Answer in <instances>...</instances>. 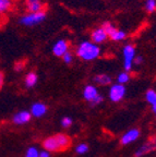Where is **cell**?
Segmentation results:
<instances>
[{"label":"cell","instance_id":"obj_4","mask_svg":"<svg viewBox=\"0 0 156 157\" xmlns=\"http://www.w3.org/2000/svg\"><path fill=\"white\" fill-rule=\"evenodd\" d=\"M102 27L106 31L108 35V38L111 39L112 42H121L127 38V33L121 29H118L115 25L110 22H105L102 25Z\"/></svg>","mask_w":156,"mask_h":157},{"label":"cell","instance_id":"obj_5","mask_svg":"<svg viewBox=\"0 0 156 157\" xmlns=\"http://www.w3.org/2000/svg\"><path fill=\"white\" fill-rule=\"evenodd\" d=\"M135 47L131 44H127L122 49V57H123V69L124 71H131L133 67V60L135 58Z\"/></svg>","mask_w":156,"mask_h":157},{"label":"cell","instance_id":"obj_25","mask_svg":"<svg viewBox=\"0 0 156 157\" xmlns=\"http://www.w3.org/2000/svg\"><path fill=\"white\" fill-rule=\"evenodd\" d=\"M104 101V96L100 95V94H98L97 96H96L94 99H93L92 101H91V106H97V105H100V104Z\"/></svg>","mask_w":156,"mask_h":157},{"label":"cell","instance_id":"obj_12","mask_svg":"<svg viewBox=\"0 0 156 157\" xmlns=\"http://www.w3.org/2000/svg\"><path fill=\"white\" fill-rule=\"evenodd\" d=\"M29 113H31L32 117L41 118L43 116L46 115V113H47V106H46V104L41 103V101H36V103H34L32 106H31Z\"/></svg>","mask_w":156,"mask_h":157},{"label":"cell","instance_id":"obj_1","mask_svg":"<svg viewBox=\"0 0 156 157\" xmlns=\"http://www.w3.org/2000/svg\"><path fill=\"white\" fill-rule=\"evenodd\" d=\"M71 145V139L64 133H57L50 135L43 141L44 150L49 153H59L68 150Z\"/></svg>","mask_w":156,"mask_h":157},{"label":"cell","instance_id":"obj_7","mask_svg":"<svg viewBox=\"0 0 156 157\" xmlns=\"http://www.w3.org/2000/svg\"><path fill=\"white\" fill-rule=\"evenodd\" d=\"M154 151H156V136L151 137V139L147 140L144 144H142L141 147H139V148L135 151L134 155H135V157H141V156L149 154V153H151V152H154Z\"/></svg>","mask_w":156,"mask_h":157},{"label":"cell","instance_id":"obj_17","mask_svg":"<svg viewBox=\"0 0 156 157\" xmlns=\"http://www.w3.org/2000/svg\"><path fill=\"white\" fill-rule=\"evenodd\" d=\"M12 0H0V15L5 14L12 8Z\"/></svg>","mask_w":156,"mask_h":157},{"label":"cell","instance_id":"obj_2","mask_svg":"<svg viewBox=\"0 0 156 157\" xmlns=\"http://www.w3.org/2000/svg\"><path fill=\"white\" fill-rule=\"evenodd\" d=\"M102 54L99 45H96L91 40H83L76 46V56L83 61H93L97 59Z\"/></svg>","mask_w":156,"mask_h":157},{"label":"cell","instance_id":"obj_15","mask_svg":"<svg viewBox=\"0 0 156 157\" xmlns=\"http://www.w3.org/2000/svg\"><path fill=\"white\" fill-rule=\"evenodd\" d=\"M94 82H95L97 85L100 86H108L111 85L112 83V78L110 75L106 73H99L97 75L94 76Z\"/></svg>","mask_w":156,"mask_h":157},{"label":"cell","instance_id":"obj_29","mask_svg":"<svg viewBox=\"0 0 156 157\" xmlns=\"http://www.w3.org/2000/svg\"><path fill=\"white\" fill-rule=\"evenodd\" d=\"M2 84H3V73L0 72V88L2 87Z\"/></svg>","mask_w":156,"mask_h":157},{"label":"cell","instance_id":"obj_26","mask_svg":"<svg viewBox=\"0 0 156 157\" xmlns=\"http://www.w3.org/2000/svg\"><path fill=\"white\" fill-rule=\"evenodd\" d=\"M142 62H143V58L141 56H135L133 60V66H140Z\"/></svg>","mask_w":156,"mask_h":157},{"label":"cell","instance_id":"obj_8","mask_svg":"<svg viewBox=\"0 0 156 157\" xmlns=\"http://www.w3.org/2000/svg\"><path fill=\"white\" fill-rule=\"evenodd\" d=\"M107 39H108V35L102 26L95 27L91 32V42L94 43V44L100 45L103 43H105Z\"/></svg>","mask_w":156,"mask_h":157},{"label":"cell","instance_id":"obj_30","mask_svg":"<svg viewBox=\"0 0 156 157\" xmlns=\"http://www.w3.org/2000/svg\"><path fill=\"white\" fill-rule=\"evenodd\" d=\"M152 110L154 111V113H155V117H156V107H153V108H152Z\"/></svg>","mask_w":156,"mask_h":157},{"label":"cell","instance_id":"obj_11","mask_svg":"<svg viewBox=\"0 0 156 157\" xmlns=\"http://www.w3.org/2000/svg\"><path fill=\"white\" fill-rule=\"evenodd\" d=\"M69 46L70 45H69L68 40H66V39H59L54 44L51 50H53V54L55 56L61 58L67 52H69Z\"/></svg>","mask_w":156,"mask_h":157},{"label":"cell","instance_id":"obj_24","mask_svg":"<svg viewBox=\"0 0 156 157\" xmlns=\"http://www.w3.org/2000/svg\"><path fill=\"white\" fill-rule=\"evenodd\" d=\"M72 122L73 121H72V119L70 117H64L61 119V125L64 128H66V129L67 128H70L72 125Z\"/></svg>","mask_w":156,"mask_h":157},{"label":"cell","instance_id":"obj_14","mask_svg":"<svg viewBox=\"0 0 156 157\" xmlns=\"http://www.w3.org/2000/svg\"><path fill=\"white\" fill-rule=\"evenodd\" d=\"M98 90L95 85H93V84H88V85L84 87L83 90V97L85 99L86 101L91 103V101L98 95Z\"/></svg>","mask_w":156,"mask_h":157},{"label":"cell","instance_id":"obj_6","mask_svg":"<svg viewBox=\"0 0 156 157\" xmlns=\"http://www.w3.org/2000/svg\"><path fill=\"white\" fill-rule=\"evenodd\" d=\"M127 93V90H126V86L121 85V84H111L109 88V92H108V97L112 103H119L126 96Z\"/></svg>","mask_w":156,"mask_h":157},{"label":"cell","instance_id":"obj_28","mask_svg":"<svg viewBox=\"0 0 156 157\" xmlns=\"http://www.w3.org/2000/svg\"><path fill=\"white\" fill-rule=\"evenodd\" d=\"M22 69H23V64L22 63H18L17 66H15V70H17V71H21Z\"/></svg>","mask_w":156,"mask_h":157},{"label":"cell","instance_id":"obj_22","mask_svg":"<svg viewBox=\"0 0 156 157\" xmlns=\"http://www.w3.org/2000/svg\"><path fill=\"white\" fill-rule=\"evenodd\" d=\"M88 145L86 144V143H80V144H78L76 147V154H79V155L85 154V153H88Z\"/></svg>","mask_w":156,"mask_h":157},{"label":"cell","instance_id":"obj_27","mask_svg":"<svg viewBox=\"0 0 156 157\" xmlns=\"http://www.w3.org/2000/svg\"><path fill=\"white\" fill-rule=\"evenodd\" d=\"M39 157H50V153L47 151H41L39 152Z\"/></svg>","mask_w":156,"mask_h":157},{"label":"cell","instance_id":"obj_19","mask_svg":"<svg viewBox=\"0 0 156 157\" xmlns=\"http://www.w3.org/2000/svg\"><path fill=\"white\" fill-rule=\"evenodd\" d=\"M130 78H131V75L129 74V72H127V71L120 72L117 75V83L121 84V85H124V84L130 81Z\"/></svg>","mask_w":156,"mask_h":157},{"label":"cell","instance_id":"obj_21","mask_svg":"<svg viewBox=\"0 0 156 157\" xmlns=\"http://www.w3.org/2000/svg\"><path fill=\"white\" fill-rule=\"evenodd\" d=\"M24 157H39V151L37 150V147L29 146L25 152Z\"/></svg>","mask_w":156,"mask_h":157},{"label":"cell","instance_id":"obj_16","mask_svg":"<svg viewBox=\"0 0 156 157\" xmlns=\"http://www.w3.org/2000/svg\"><path fill=\"white\" fill-rule=\"evenodd\" d=\"M38 82V76L35 72H29L24 78V84L27 88H32Z\"/></svg>","mask_w":156,"mask_h":157},{"label":"cell","instance_id":"obj_3","mask_svg":"<svg viewBox=\"0 0 156 157\" xmlns=\"http://www.w3.org/2000/svg\"><path fill=\"white\" fill-rule=\"evenodd\" d=\"M46 19V12L41 11L36 13H25L20 17V24L24 25V26H34L39 23H41Z\"/></svg>","mask_w":156,"mask_h":157},{"label":"cell","instance_id":"obj_10","mask_svg":"<svg viewBox=\"0 0 156 157\" xmlns=\"http://www.w3.org/2000/svg\"><path fill=\"white\" fill-rule=\"evenodd\" d=\"M32 115L29 110H20L12 116V123L15 125H24L31 121Z\"/></svg>","mask_w":156,"mask_h":157},{"label":"cell","instance_id":"obj_13","mask_svg":"<svg viewBox=\"0 0 156 157\" xmlns=\"http://www.w3.org/2000/svg\"><path fill=\"white\" fill-rule=\"evenodd\" d=\"M27 13H36L44 11V3L41 0H25Z\"/></svg>","mask_w":156,"mask_h":157},{"label":"cell","instance_id":"obj_9","mask_svg":"<svg viewBox=\"0 0 156 157\" xmlns=\"http://www.w3.org/2000/svg\"><path fill=\"white\" fill-rule=\"evenodd\" d=\"M140 135H141V131H140L139 129H137V128L130 129V130H128L127 132L121 136L120 143H121V145H124V146H126V145H129V144H131V143L135 142L140 137Z\"/></svg>","mask_w":156,"mask_h":157},{"label":"cell","instance_id":"obj_18","mask_svg":"<svg viewBox=\"0 0 156 157\" xmlns=\"http://www.w3.org/2000/svg\"><path fill=\"white\" fill-rule=\"evenodd\" d=\"M145 99H146L147 104L153 107H156V92L154 90H147L145 93Z\"/></svg>","mask_w":156,"mask_h":157},{"label":"cell","instance_id":"obj_20","mask_svg":"<svg viewBox=\"0 0 156 157\" xmlns=\"http://www.w3.org/2000/svg\"><path fill=\"white\" fill-rule=\"evenodd\" d=\"M144 9L147 13L156 12V0H145L144 2Z\"/></svg>","mask_w":156,"mask_h":157},{"label":"cell","instance_id":"obj_23","mask_svg":"<svg viewBox=\"0 0 156 157\" xmlns=\"http://www.w3.org/2000/svg\"><path fill=\"white\" fill-rule=\"evenodd\" d=\"M61 58H62L64 63L70 64V63H72V61H73V54H72L71 52H67Z\"/></svg>","mask_w":156,"mask_h":157}]
</instances>
